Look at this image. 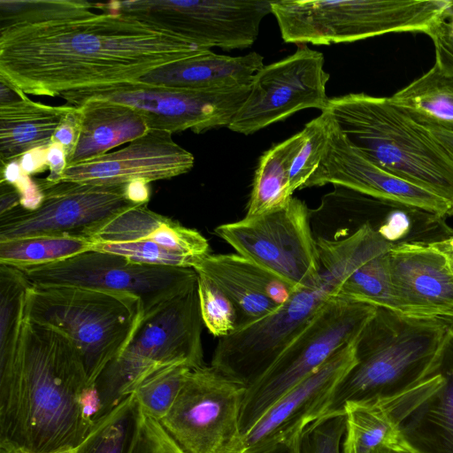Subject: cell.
Returning <instances> with one entry per match:
<instances>
[{
    "label": "cell",
    "instance_id": "1",
    "mask_svg": "<svg viewBox=\"0 0 453 453\" xmlns=\"http://www.w3.org/2000/svg\"><path fill=\"white\" fill-rule=\"evenodd\" d=\"M81 0H36L0 27V81L25 95L55 96L139 81L210 49L134 16Z\"/></svg>",
    "mask_w": 453,
    "mask_h": 453
},
{
    "label": "cell",
    "instance_id": "2",
    "mask_svg": "<svg viewBox=\"0 0 453 453\" xmlns=\"http://www.w3.org/2000/svg\"><path fill=\"white\" fill-rule=\"evenodd\" d=\"M97 412L95 387L75 344L25 319L17 361L0 375V446L31 453L75 449Z\"/></svg>",
    "mask_w": 453,
    "mask_h": 453
},
{
    "label": "cell",
    "instance_id": "3",
    "mask_svg": "<svg viewBox=\"0 0 453 453\" xmlns=\"http://www.w3.org/2000/svg\"><path fill=\"white\" fill-rule=\"evenodd\" d=\"M319 281L295 291L272 313L219 338L211 365L228 378L250 387L278 359L344 280L371 257L358 237L336 242L317 241Z\"/></svg>",
    "mask_w": 453,
    "mask_h": 453
},
{
    "label": "cell",
    "instance_id": "4",
    "mask_svg": "<svg viewBox=\"0 0 453 453\" xmlns=\"http://www.w3.org/2000/svg\"><path fill=\"white\" fill-rule=\"evenodd\" d=\"M322 111L367 159L442 198L453 211V162L427 128L389 97L348 94L329 98Z\"/></svg>",
    "mask_w": 453,
    "mask_h": 453
},
{
    "label": "cell",
    "instance_id": "5",
    "mask_svg": "<svg viewBox=\"0 0 453 453\" xmlns=\"http://www.w3.org/2000/svg\"><path fill=\"white\" fill-rule=\"evenodd\" d=\"M449 325L377 308L355 342L354 365L342 378L324 416L346 403L387 398L414 387L434 370Z\"/></svg>",
    "mask_w": 453,
    "mask_h": 453
},
{
    "label": "cell",
    "instance_id": "6",
    "mask_svg": "<svg viewBox=\"0 0 453 453\" xmlns=\"http://www.w3.org/2000/svg\"><path fill=\"white\" fill-rule=\"evenodd\" d=\"M25 319L65 334L77 347L91 385L126 348L143 316L134 296L75 286L30 285Z\"/></svg>",
    "mask_w": 453,
    "mask_h": 453
},
{
    "label": "cell",
    "instance_id": "7",
    "mask_svg": "<svg viewBox=\"0 0 453 453\" xmlns=\"http://www.w3.org/2000/svg\"><path fill=\"white\" fill-rule=\"evenodd\" d=\"M452 0H273L271 13L287 43L329 45L388 33L426 34Z\"/></svg>",
    "mask_w": 453,
    "mask_h": 453
},
{
    "label": "cell",
    "instance_id": "8",
    "mask_svg": "<svg viewBox=\"0 0 453 453\" xmlns=\"http://www.w3.org/2000/svg\"><path fill=\"white\" fill-rule=\"evenodd\" d=\"M203 325L196 286L144 316L124 350L95 382L96 420L157 370L174 364L203 366Z\"/></svg>",
    "mask_w": 453,
    "mask_h": 453
},
{
    "label": "cell",
    "instance_id": "9",
    "mask_svg": "<svg viewBox=\"0 0 453 453\" xmlns=\"http://www.w3.org/2000/svg\"><path fill=\"white\" fill-rule=\"evenodd\" d=\"M376 310L370 304L331 298L265 373L247 387L240 417L242 436L285 393L356 341Z\"/></svg>",
    "mask_w": 453,
    "mask_h": 453
},
{
    "label": "cell",
    "instance_id": "10",
    "mask_svg": "<svg viewBox=\"0 0 453 453\" xmlns=\"http://www.w3.org/2000/svg\"><path fill=\"white\" fill-rule=\"evenodd\" d=\"M215 233L240 256L276 275L295 290L316 284L320 263L310 209L292 196L277 210L222 224Z\"/></svg>",
    "mask_w": 453,
    "mask_h": 453
},
{
    "label": "cell",
    "instance_id": "11",
    "mask_svg": "<svg viewBox=\"0 0 453 453\" xmlns=\"http://www.w3.org/2000/svg\"><path fill=\"white\" fill-rule=\"evenodd\" d=\"M246 389L211 365L191 369L159 423L184 453H242Z\"/></svg>",
    "mask_w": 453,
    "mask_h": 453
},
{
    "label": "cell",
    "instance_id": "12",
    "mask_svg": "<svg viewBox=\"0 0 453 453\" xmlns=\"http://www.w3.org/2000/svg\"><path fill=\"white\" fill-rule=\"evenodd\" d=\"M250 89L193 90L135 81L75 89L59 96L73 107L94 99L123 104L137 110L150 129L201 134L228 127Z\"/></svg>",
    "mask_w": 453,
    "mask_h": 453
},
{
    "label": "cell",
    "instance_id": "13",
    "mask_svg": "<svg viewBox=\"0 0 453 453\" xmlns=\"http://www.w3.org/2000/svg\"><path fill=\"white\" fill-rule=\"evenodd\" d=\"M20 271L32 285L75 286L134 296L143 317L194 288L197 281L193 268L137 264L97 250Z\"/></svg>",
    "mask_w": 453,
    "mask_h": 453
},
{
    "label": "cell",
    "instance_id": "14",
    "mask_svg": "<svg viewBox=\"0 0 453 453\" xmlns=\"http://www.w3.org/2000/svg\"><path fill=\"white\" fill-rule=\"evenodd\" d=\"M272 0H133L95 4L103 12L134 16L206 49L250 47Z\"/></svg>",
    "mask_w": 453,
    "mask_h": 453
},
{
    "label": "cell",
    "instance_id": "15",
    "mask_svg": "<svg viewBox=\"0 0 453 453\" xmlns=\"http://www.w3.org/2000/svg\"><path fill=\"white\" fill-rule=\"evenodd\" d=\"M44 198L35 210L20 205L0 215V242L35 236L80 234L138 206L127 184L95 185L37 180Z\"/></svg>",
    "mask_w": 453,
    "mask_h": 453
},
{
    "label": "cell",
    "instance_id": "16",
    "mask_svg": "<svg viewBox=\"0 0 453 453\" xmlns=\"http://www.w3.org/2000/svg\"><path fill=\"white\" fill-rule=\"evenodd\" d=\"M324 56L300 45L288 57L264 65L253 77L250 93L228 128L250 134L308 108L326 107L329 73Z\"/></svg>",
    "mask_w": 453,
    "mask_h": 453
},
{
    "label": "cell",
    "instance_id": "17",
    "mask_svg": "<svg viewBox=\"0 0 453 453\" xmlns=\"http://www.w3.org/2000/svg\"><path fill=\"white\" fill-rule=\"evenodd\" d=\"M328 183L421 211L437 219L453 217L451 207L442 198L387 173L363 156L333 119L326 149L305 188Z\"/></svg>",
    "mask_w": 453,
    "mask_h": 453
},
{
    "label": "cell",
    "instance_id": "18",
    "mask_svg": "<svg viewBox=\"0 0 453 453\" xmlns=\"http://www.w3.org/2000/svg\"><path fill=\"white\" fill-rule=\"evenodd\" d=\"M355 342L337 350L269 407L242 436V453H258L289 441L320 418L335 387L355 364Z\"/></svg>",
    "mask_w": 453,
    "mask_h": 453
},
{
    "label": "cell",
    "instance_id": "19",
    "mask_svg": "<svg viewBox=\"0 0 453 453\" xmlns=\"http://www.w3.org/2000/svg\"><path fill=\"white\" fill-rule=\"evenodd\" d=\"M172 134L150 129L121 150L67 166L62 181L95 185L134 180L150 183L186 173L193 168L195 157L176 143Z\"/></svg>",
    "mask_w": 453,
    "mask_h": 453
},
{
    "label": "cell",
    "instance_id": "20",
    "mask_svg": "<svg viewBox=\"0 0 453 453\" xmlns=\"http://www.w3.org/2000/svg\"><path fill=\"white\" fill-rule=\"evenodd\" d=\"M395 311L453 319V273L430 242H398L388 251Z\"/></svg>",
    "mask_w": 453,
    "mask_h": 453
},
{
    "label": "cell",
    "instance_id": "21",
    "mask_svg": "<svg viewBox=\"0 0 453 453\" xmlns=\"http://www.w3.org/2000/svg\"><path fill=\"white\" fill-rule=\"evenodd\" d=\"M193 269L213 281L233 302L238 315L237 328L272 313L296 291L237 253H211L202 257Z\"/></svg>",
    "mask_w": 453,
    "mask_h": 453
},
{
    "label": "cell",
    "instance_id": "22",
    "mask_svg": "<svg viewBox=\"0 0 453 453\" xmlns=\"http://www.w3.org/2000/svg\"><path fill=\"white\" fill-rule=\"evenodd\" d=\"M440 379V374L433 372L414 387L394 396L346 403L342 453H393L406 449L399 424Z\"/></svg>",
    "mask_w": 453,
    "mask_h": 453
},
{
    "label": "cell",
    "instance_id": "23",
    "mask_svg": "<svg viewBox=\"0 0 453 453\" xmlns=\"http://www.w3.org/2000/svg\"><path fill=\"white\" fill-rule=\"evenodd\" d=\"M440 382L399 424L403 447L412 453H453V326L434 365Z\"/></svg>",
    "mask_w": 453,
    "mask_h": 453
},
{
    "label": "cell",
    "instance_id": "24",
    "mask_svg": "<svg viewBox=\"0 0 453 453\" xmlns=\"http://www.w3.org/2000/svg\"><path fill=\"white\" fill-rule=\"evenodd\" d=\"M83 235L93 243L150 242L197 259L211 254L202 234L150 210L147 204L131 208Z\"/></svg>",
    "mask_w": 453,
    "mask_h": 453
},
{
    "label": "cell",
    "instance_id": "25",
    "mask_svg": "<svg viewBox=\"0 0 453 453\" xmlns=\"http://www.w3.org/2000/svg\"><path fill=\"white\" fill-rule=\"evenodd\" d=\"M264 65V58L255 51L230 57L208 50L161 66L139 81L193 90L232 89L250 86Z\"/></svg>",
    "mask_w": 453,
    "mask_h": 453
},
{
    "label": "cell",
    "instance_id": "26",
    "mask_svg": "<svg viewBox=\"0 0 453 453\" xmlns=\"http://www.w3.org/2000/svg\"><path fill=\"white\" fill-rule=\"evenodd\" d=\"M77 108L80 115L78 139L67 166L104 155L150 130L141 113L123 104L94 99Z\"/></svg>",
    "mask_w": 453,
    "mask_h": 453
},
{
    "label": "cell",
    "instance_id": "27",
    "mask_svg": "<svg viewBox=\"0 0 453 453\" xmlns=\"http://www.w3.org/2000/svg\"><path fill=\"white\" fill-rule=\"evenodd\" d=\"M73 109L35 102L27 95L0 104L1 165L31 150L48 149L57 128Z\"/></svg>",
    "mask_w": 453,
    "mask_h": 453
},
{
    "label": "cell",
    "instance_id": "28",
    "mask_svg": "<svg viewBox=\"0 0 453 453\" xmlns=\"http://www.w3.org/2000/svg\"><path fill=\"white\" fill-rule=\"evenodd\" d=\"M305 138L304 131L273 146L260 157L245 217H254L285 206L293 196L289 188L293 161Z\"/></svg>",
    "mask_w": 453,
    "mask_h": 453
},
{
    "label": "cell",
    "instance_id": "29",
    "mask_svg": "<svg viewBox=\"0 0 453 453\" xmlns=\"http://www.w3.org/2000/svg\"><path fill=\"white\" fill-rule=\"evenodd\" d=\"M389 99L419 123L453 131V76L435 65Z\"/></svg>",
    "mask_w": 453,
    "mask_h": 453
},
{
    "label": "cell",
    "instance_id": "30",
    "mask_svg": "<svg viewBox=\"0 0 453 453\" xmlns=\"http://www.w3.org/2000/svg\"><path fill=\"white\" fill-rule=\"evenodd\" d=\"M84 235L35 236L0 242V264L17 269L47 265L92 250Z\"/></svg>",
    "mask_w": 453,
    "mask_h": 453
},
{
    "label": "cell",
    "instance_id": "31",
    "mask_svg": "<svg viewBox=\"0 0 453 453\" xmlns=\"http://www.w3.org/2000/svg\"><path fill=\"white\" fill-rule=\"evenodd\" d=\"M370 198L350 188L334 185V190L321 198L319 205L310 209L315 240L336 242L355 234L357 229L353 223Z\"/></svg>",
    "mask_w": 453,
    "mask_h": 453
},
{
    "label": "cell",
    "instance_id": "32",
    "mask_svg": "<svg viewBox=\"0 0 453 453\" xmlns=\"http://www.w3.org/2000/svg\"><path fill=\"white\" fill-rule=\"evenodd\" d=\"M141 410L133 394L99 418L74 453H127Z\"/></svg>",
    "mask_w": 453,
    "mask_h": 453
},
{
    "label": "cell",
    "instance_id": "33",
    "mask_svg": "<svg viewBox=\"0 0 453 453\" xmlns=\"http://www.w3.org/2000/svg\"><path fill=\"white\" fill-rule=\"evenodd\" d=\"M388 253L357 268L342 284L337 296L395 311Z\"/></svg>",
    "mask_w": 453,
    "mask_h": 453
},
{
    "label": "cell",
    "instance_id": "34",
    "mask_svg": "<svg viewBox=\"0 0 453 453\" xmlns=\"http://www.w3.org/2000/svg\"><path fill=\"white\" fill-rule=\"evenodd\" d=\"M190 368L184 364L162 367L142 380L133 394L141 411L160 421L173 405Z\"/></svg>",
    "mask_w": 453,
    "mask_h": 453
},
{
    "label": "cell",
    "instance_id": "35",
    "mask_svg": "<svg viewBox=\"0 0 453 453\" xmlns=\"http://www.w3.org/2000/svg\"><path fill=\"white\" fill-rule=\"evenodd\" d=\"M332 126V118L326 112L307 123L303 131L304 142L296 156L289 177V188L292 194L305 185L319 164L326 149Z\"/></svg>",
    "mask_w": 453,
    "mask_h": 453
},
{
    "label": "cell",
    "instance_id": "36",
    "mask_svg": "<svg viewBox=\"0 0 453 453\" xmlns=\"http://www.w3.org/2000/svg\"><path fill=\"white\" fill-rule=\"evenodd\" d=\"M197 274V294L203 325L219 338L234 332L238 326L237 311L230 298L209 278Z\"/></svg>",
    "mask_w": 453,
    "mask_h": 453
},
{
    "label": "cell",
    "instance_id": "37",
    "mask_svg": "<svg viewBox=\"0 0 453 453\" xmlns=\"http://www.w3.org/2000/svg\"><path fill=\"white\" fill-rule=\"evenodd\" d=\"M344 434V413L321 417L299 434L298 453H341Z\"/></svg>",
    "mask_w": 453,
    "mask_h": 453
},
{
    "label": "cell",
    "instance_id": "38",
    "mask_svg": "<svg viewBox=\"0 0 453 453\" xmlns=\"http://www.w3.org/2000/svg\"><path fill=\"white\" fill-rule=\"evenodd\" d=\"M127 453H184L159 421L140 413Z\"/></svg>",
    "mask_w": 453,
    "mask_h": 453
},
{
    "label": "cell",
    "instance_id": "39",
    "mask_svg": "<svg viewBox=\"0 0 453 453\" xmlns=\"http://www.w3.org/2000/svg\"><path fill=\"white\" fill-rule=\"evenodd\" d=\"M12 185L20 196V206L26 210L33 211L38 208L44 198L43 192L36 180L24 173L20 168L19 161L14 159L1 165V180Z\"/></svg>",
    "mask_w": 453,
    "mask_h": 453
},
{
    "label": "cell",
    "instance_id": "40",
    "mask_svg": "<svg viewBox=\"0 0 453 453\" xmlns=\"http://www.w3.org/2000/svg\"><path fill=\"white\" fill-rule=\"evenodd\" d=\"M452 7L446 12L443 18L426 33L434 46V65L441 73L450 76H453Z\"/></svg>",
    "mask_w": 453,
    "mask_h": 453
},
{
    "label": "cell",
    "instance_id": "41",
    "mask_svg": "<svg viewBox=\"0 0 453 453\" xmlns=\"http://www.w3.org/2000/svg\"><path fill=\"white\" fill-rule=\"evenodd\" d=\"M79 125V109L74 107L57 128L52 137V143H59L64 148L67 162L72 157L76 145Z\"/></svg>",
    "mask_w": 453,
    "mask_h": 453
},
{
    "label": "cell",
    "instance_id": "42",
    "mask_svg": "<svg viewBox=\"0 0 453 453\" xmlns=\"http://www.w3.org/2000/svg\"><path fill=\"white\" fill-rule=\"evenodd\" d=\"M410 217L403 211L390 212L383 224L377 228L380 234L387 241L395 243L411 230Z\"/></svg>",
    "mask_w": 453,
    "mask_h": 453
},
{
    "label": "cell",
    "instance_id": "43",
    "mask_svg": "<svg viewBox=\"0 0 453 453\" xmlns=\"http://www.w3.org/2000/svg\"><path fill=\"white\" fill-rule=\"evenodd\" d=\"M47 166L50 173L45 180L50 184L62 181L63 174L67 167L66 155L59 143H51L47 150Z\"/></svg>",
    "mask_w": 453,
    "mask_h": 453
},
{
    "label": "cell",
    "instance_id": "44",
    "mask_svg": "<svg viewBox=\"0 0 453 453\" xmlns=\"http://www.w3.org/2000/svg\"><path fill=\"white\" fill-rule=\"evenodd\" d=\"M48 149H37L27 152L19 158L22 172L27 175L44 171L47 166Z\"/></svg>",
    "mask_w": 453,
    "mask_h": 453
},
{
    "label": "cell",
    "instance_id": "45",
    "mask_svg": "<svg viewBox=\"0 0 453 453\" xmlns=\"http://www.w3.org/2000/svg\"><path fill=\"white\" fill-rule=\"evenodd\" d=\"M0 215H3L20 205V196L11 184L0 182Z\"/></svg>",
    "mask_w": 453,
    "mask_h": 453
},
{
    "label": "cell",
    "instance_id": "46",
    "mask_svg": "<svg viewBox=\"0 0 453 453\" xmlns=\"http://www.w3.org/2000/svg\"><path fill=\"white\" fill-rule=\"evenodd\" d=\"M149 184L143 180H134L127 183L126 188L127 198L139 205L147 204L150 200Z\"/></svg>",
    "mask_w": 453,
    "mask_h": 453
},
{
    "label": "cell",
    "instance_id": "47",
    "mask_svg": "<svg viewBox=\"0 0 453 453\" xmlns=\"http://www.w3.org/2000/svg\"><path fill=\"white\" fill-rule=\"evenodd\" d=\"M424 125L453 162V131L434 126Z\"/></svg>",
    "mask_w": 453,
    "mask_h": 453
},
{
    "label": "cell",
    "instance_id": "48",
    "mask_svg": "<svg viewBox=\"0 0 453 453\" xmlns=\"http://www.w3.org/2000/svg\"><path fill=\"white\" fill-rule=\"evenodd\" d=\"M430 244L445 257L453 273V234L441 240L431 242Z\"/></svg>",
    "mask_w": 453,
    "mask_h": 453
},
{
    "label": "cell",
    "instance_id": "49",
    "mask_svg": "<svg viewBox=\"0 0 453 453\" xmlns=\"http://www.w3.org/2000/svg\"><path fill=\"white\" fill-rule=\"evenodd\" d=\"M298 437L299 435L258 453H298Z\"/></svg>",
    "mask_w": 453,
    "mask_h": 453
},
{
    "label": "cell",
    "instance_id": "50",
    "mask_svg": "<svg viewBox=\"0 0 453 453\" xmlns=\"http://www.w3.org/2000/svg\"><path fill=\"white\" fill-rule=\"evenodd\" d=\"M75 449H63V450L49 452V453H74ZM13 453H31V452L26 451L23 449H13Z\"/></svg>",
    "mask_w": 453,
    "mask_h": 453
},
{
    "label": "cell",
    "instance_id": "51",
    "mask_svg": "<svg viewBox=\"0 0 453 453\" xmlns=\"http://www.w3.org/2000/svg\"><path fill=\"white\" fill-rule=\"evenodd\" d=\"M0 453H13V449L5 446H0Z\"/></svg>",
    "mask_w": 453,
    "mask_h": 453
},
{
    "label": "cell",
    "instance_id": "52",
    "mask_svg": "<svg viewBox=\"0 0 453 453\" xmlns=\"http://www.w3.org/2000/svg\"><path fill=\"white\" fill-rule=\"evenodd\" d=\"M393 453H412L407 449H401V450H396V451H394Z\"/></svg>",
    "mask_w": 453,
    "mask_h": 453
},
{
    "label": "cell",
    "instance_id": "53",
    "mask_svg": "<svg viewBox=\"0 0 453 453\" xmlns=\"http://www.w3.org/2000/svg\"><path fill=\"white\" fill-rule=\"evenodd\" d=\"M448 323H449L451 326H453V319L449 320V321H448Z\"/></svg>",
    "mask_w": 453,
    "mask_h": 453
}]
</instances>
